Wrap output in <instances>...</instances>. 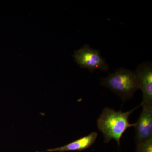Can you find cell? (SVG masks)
<instances>
[{
	"label": "cell",
	"mask_w": 152,
	"mask_h": 152,
	"mask_svg": "<svg viewBox=\"0 0 152 152\" xmlns=\"http://www.w3.org/2000/svg\"><path fill=\"white\" fill-rule=\"evenodd\" d=\"M141 104L129 111L123 112L114 109L106 107L104 109L97 121V127L103 135L104 142L108 143L112 140L117 142L120 146L121 140L123 134L128 129L134 127L135 123L130 124L129 117Z\"/></svg>",
	"instance_id": "obj_1"
},
{
	"label": "cell",
	"mask_w": 152,
	"mask_h": 152,
	"mask_svg": "<svg viewBox=\"0 0 152 152\" xmlns=\"http://www.w3.org/2000/svg\"><path fill=\"white\" fill-rule=\"evenodd\" d=\"M100 83L119 96L123 102L131 99L139 89L135 71L124 68L118 69L106 77L101 78Z\"/></svg>",
	"instance_id": "obj_2"
},
{
	"label": "cell",
	"mask_w": 152,
	"mask_h": 152,
	"mask_svg": "<svg viewBox=\"0 0 152 152\" xmlns=\"http://www.w3.org/2000/svg\"><path fill=\"white\" fill-rule=\"evenodd\" d=\"M73 57L81 68L86 69L91 73L96 69L104 72L109 70L108 64L101 56L100 51L92 48L87 44L75 51Z\"/></svg>",
	"instance_id": "obj_3"
},
{
	"label": "cell",
	"mask_w": 152,
	"mask_h": 152,
	"mask_svg": "<svg viewBox=\"0 0 152 152\" xmlns=\"http://www.w3.org/2000/svg\"><path fill=\"white\" fill-rule=\"evenodd\" d=\"M139 89L142 91V102L141 106L152 107V64L144 62L139 64L135 71Z\"/></svg>",
	"instance_id": "obj_4"
},
{
	"label": "cell",
	"mask_w": 152,
	"mask_h": 152,
	"mask_svg": "<svg viewBox=\"0 0 152 152\" xmlns=\"http://www.w3.org/2000/svg\"><path fill=\"white\" fill-rule=\"evenodd\" d=\"M136 145L152 137V107L142 106V110L135 125Z\"/></svg>",
	"instance_id": "obj_5"
},
{
	"label": "cell",
	"mask_w": 152,
	"mask_h": 152,
	"mask_svg": "<svg viewBox=\"0 0 152 152\" xmlns=\"http://www.w3.org/2000/svg\"><path fill=\"white\" fill-rule=\"evenodd\" d=\"M98 137V133L92 132L88 135L72 142L63 146L56 148L50 149L47 152L68 151H81L86 149L94 143Z\"/></svg>",
	"instance_id": "obj_6"
},
{
	"label": "cell",
	"mask_w": 152,
	"mask_h": 152,
	"mask_svg": "<svg viewBox=\"0 0 152 152\" xmlns=\"http://www.w3.org/2000/svg\"><path fill=\"white\" fill-rule=\"evenodd\" d=\"M136 152H152V137L137 144Z\"/></svg>",
	"instance_id": "obj_7"
},
{
	"label": "cell",
	"mask_w": 152,
	"mask_h": 152,
	"mask_svg": "<svg viewBox=\"0 0 152 152\" xmlns=\"http://www.w3.org/2000/svg\"><path fill=\"white\" fill-rule=\"evenodd\" d=\"M36 152H39V151H37Z\"/></svg>",
	"instance_id": "obj_8"
}]
</instances>
